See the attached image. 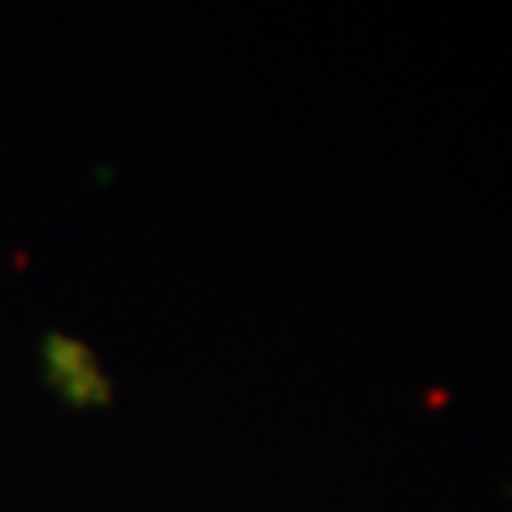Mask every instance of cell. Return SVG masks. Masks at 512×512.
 <instances>
[{
  "label": "cell",
  "instance_id": "1",
  "mask_svg": "<svg viewBox=\"0 0 512 512\" xmlns=\"http://www.w3.org/2000/svg\"><path fill=\"white\" fill-rule=\"evenodd\" d=\"M444 403H448V391H440V387H429V391H425V406H429V410H440Z\"/></svg>",
  "mask_w": 512,
  "mask_h": 512
}]
</instances>
